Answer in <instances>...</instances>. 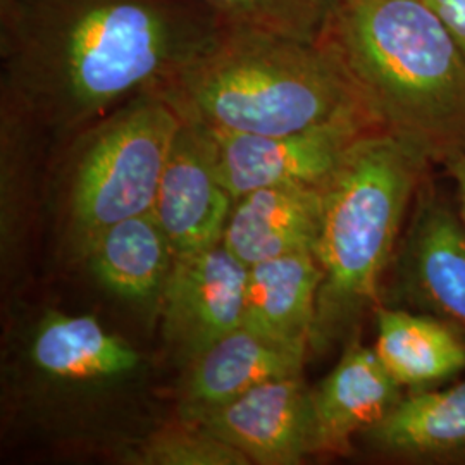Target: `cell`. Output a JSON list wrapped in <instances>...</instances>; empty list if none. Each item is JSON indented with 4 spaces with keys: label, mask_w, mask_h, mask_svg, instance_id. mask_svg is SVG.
I'll use <instances>...</instances> for the list:
<instances>
[{
    "label": "cell",
    "mask_w": 465,
    "mask_h": 465,
    "mask_svg": "<svg viewBox=\"0 0 465 465\" xmlns=\"http://www.w3.org/2000/svg\"><path fill=\"white\" fill-rule=\"evenodd\" d=\"M321 282L322 269L314 252H293L250 266L243 326L311 350Z\"/></svg>",
    "instance_id": "obj_17"
},
{
    "label": "cell",
    "mask_w": 465,
    "mask_h": 465,
    "mask_svg": "<svg viewBox=\"0 0 465 465\" xmlns=\"http://www.w3.org/2000/svg\"><path fill=\"white\" fill-rule=\"evenodd\" d=\"M405 390L382 366L374 347L353 336L331 372L311 390L314 455H347L388 416Z\"/></svg>",
    "instance_id": "obj_11"
},
{
    "label": "cell",
    "mask_w": 465,
    "mask_h": 465,
    "mask_svg": "<svg viewBox=\"0 0 465 465\" xmlns=\"http://www.w3.org/2000/svg\"><path fill=\"white\" fill-rule=\"evenodd\" d=\"M155 92L182 121L232 134H293L367 111L328 36L232 25Z\"/></svg>",
    "instance_id": "obj_3"
},
{
    "label": "cell",
    "mask_w": 465,
    "mask_h": 465,
    "mask_svg": "<svg viewBox=\"0 0 465 465\" xmlns=\"http://www.w3.org/2000/svg\"><path fill=\"white\" fill-rule=\"evenodd\" d=\"M311 350L284 343L245 326L234 330L183 369L180 399L183 419L226 405L267 381L302 376Z\"/></svg>",
    "instance_id": "obj_12"
},
{
    "label": "cell",
    "mask_w": 465,
    "mask_h": 465,
    "mask_svg": "<svg viewBox=\"0 0 465 465\" xmlns=\"http://www.w3.org/2000/svg\"><path fill=\"white\" fill-rule=\"evenodd\" d=\"M35 372L69 388L126 381L142 367V355L97 317L52 311L35 328L28 350Z\"/></svg>",
    "instance_id": "obj_13"
},
{
    "label": "cell",
    "mask_w": 465,
    "mask_h": 465,
    "mask_svg": "<svg viewBox=\"0 0 465 465\" xmlns=\"http://www.w3.org/2000/svg\"><path fill=\"white\" fill-rule=\"evenodd\" d=\"M465 52V0H422Z\"/></svg>",
    "instance_id": "obj_21"
},
{
    "label": "cell",
    "mask_w": 465,
    "mask_h": 465,
    "mask_svg": "<svg viewBox=\"0 0 465 465\" xmlns=\"http://www.w3.org/2000/svg\"><path fill=\"white\" fill-rule=\"evenodd\" d=\"M322 184H276L234 200L223 245L245 266L293 252H314Z\"/></svg>",
    "instance_id": "obj_14"
},
{
    "label": "cell",
    "mask_w": 465,
    "mask_h": 465,
    "mask_svg": "<svg viewBox=\"0 0 465 465\" xmlns=\"http://www.w3.org/2000/svg\"><path fill=\"white\" fill-rule=\"evenodd\" d=\"M443 167L447 169L451 182L455 183L459 203H460V214H462L465 221V149L460 150L459 153H455L453 157H450Z\"/></svg>",
    "instance_id": "obj_22"
},
{
    "label": "cell",
    "mask_w": 465,
    "mask_h": 465,
    "mask_svg": "<svg viewBox=\"0 0 465 465\" xmlns=\"http://www.w3.org/2000/svg\"><path fill=\"white\" fill-rule=\"evenodd\" d=\"M226 25L284 35L300 40H322L340 0H200Z\"/></svg>",
    "instance_id": "obj_19"
},
{
    "label": "cell",
    "mask_w": 465,
    "mask_h": 465,
    "mask_svg": "<svg viewBox=\"0 0 465 465\" xmlns=\"http://www.w3.org/2000/svg\"><path fill=\"white\" fill-rule=\"evenodd\" d=\"M361 440L376 453L409 462H465V380L405 391Z\"/></svg>",
    "instance_id": "obj_15"
},
{
    "label": "cell",
    "mask_w": 465,
    "mask_h": 465,
    "mask_svg": "<svg viewBox=\"0 0 465 465\" xmlns=\"http://www.w3.org/2000/svg\"><path fill=\"white\" fill-rule=\"evenodd\" d=\"M247 274L223 243L176 255L159 307L164 343L182 369L243 326Z\"/></svg>",
    "instance_id": "obj_8"
},
{
    "label": "cell",
    "mask_w": 465,
    "mask_h": 465,
    "mask_svg": "<svg viewBox=\"0 0 465 465\" xmlns=\"http://www.w3.org/2000/svg\"><path fill=\"white\" fill-rule=\"evenodd\" d=\"M180 126L166 100L145 92L61 143L55 193L80 255L105 228L152 211Z\"/></svg>",
    "instance_id": "obj_5"
},
{
    "label": "cell",
    "mask_w": 465,
    "mask_h": 465,
    "mask_svg": "<svg viewBox=\"0 0 465 465\" xmlns=\"http://www.w3.org/2000/svg\"><path fill=\"white\" fill-rule=\"evenodd\" d=\"M82 257L94 278L117 299L159 303L176 253L149 211L100 232Z\"/></svg>",
    "instance_id": "obj_16"
},
{
    "label": "cell",
    "mask_w": 465,
    "mask_h": 465,
    "mask_svg": "<svg viewBox=\"0 0 465 465\" xmlns=\"http://www.w3.org/2000/svg\"><path fill=\"white\" fill-rule=\"evenodd\" d=\"M134 465H249L250 460L232 445L183 420L180 426L152 432L124 455Z\"/></svg>",
    "instance_id": "obj_20"
},
{
    "label": "cell",
    "mask_w": 465,
    "mask_h": 465,
    "mask_svg": "<svg viewBox=\"0 0 465 465\" xmlns=\"http://www.w3.org/2000/svg\"><path fill=\"white\" fill-rule=\"evenodd\" d=\"M200 128L209 138L223 183L236 200L264 186L324 183L351 143L378 124L367 111H353L293 134H232Z\"/></svg>",
    "instance_id": "obj_6"
},
{
    "label": "cell",
    "mask_w": 465,
    "mask_h": 465,
    "mask_svg": "<svg viewBox=\"0 0 465 465\" xmlns=\"http://www.w3.org/2000/svg\"><path fill=\"white\" fill-rule=\"evenodd\" d=\"M326 36L380 130L431 164L465 149V52L422 0H340Z\"/></svg>",
    "instance_id": "obj_2"
},
{
    "label": "cell",
    "mask_w": 465,
    "mask_h": 465,
    "mask_svg": "<svg viewBox=\"0 0 465 465\" xmlns=\"http://www.w3.org/2000/svg\"><path fill=\"white\" fill-rule=\"evenodd\" d=\"M393 262L397 307L443 321L465 336V221L432 186H419Z\"/></svg>",
    "instance_id": "obj_7"
},
{
    "label": "cell",
    "mask_w": 465,
    "mask_h": 465,
    "mask_svg": "<svg viewBox=\"0 0 465 465\" xmlns=\"http://www.w3.org/2000/svg\"><path fill=\"white\" fill-rule=\"evenodd\" d=\"M374 350L405 391L434 388L465 372V336L403 307L378 305Z\"/></svg>",
    "instance_id": "obj_18"
},
{
    "label": "cell",
    "mask_w": 465,
    "mask_h": 465,
    "mask_svg": "<svg viewBox=\"0 0 465 465\" xmlns=\"http://www.w3.org/2000/svg\"><path fill=\"white\" fill-rule=\"evenodd\" d=\"M431 163L397 136L371 130L357 138L322 183V217L311 353L347 345L380 305V288L393 262L403 221Z\"/></svg>",
    "instance_id": "obj_4"
},
{
    "label": "cell",
    "mask_w": 465,
    "mask_h": 465,
    "mask_svg": "<svg viewBox=\"0 0 465 465\" xmlns=\"http://www.w3.org/2000/svg\"><path fill=\"white\" fill-rule=\"evenodd\" d=\"M257 465H297L314 455L311 388L302 376L255 386L193 419Z\"/></svg>",
    "instance_id": "obj_9"
},
{
    "label": "cell",
    "mask_w": 465,
    "mask_h": 465,
    "mask_svg": "<svg viewBox=\"0 0 465 465\" xmlns=\"http://www.w3.org/2000/svg\"><path fill=\"white\" fill-rule=\"evenodd\" d=\"M224 26L200 0H0L2 109L63 143L161 88Z\"/></svg>",
    "instance_id": "obj_1"
},
{
    "label": "cell",
    "mask_w": 465,
    "mask_h": 465,
    "mask_svg": "<svg viewBox=\"0 0 465 465\" xmlns=\"http://www.w3.org/2000/svg\"><path fill=\"white\" fill-rule=\"evenodd\" d=\"M232 205L207 134L197 124L182 121L152 207L174 253L186 255L223 243Z\"/></svg>",
    "instance_id": "obj_10"
}]
</instances>
